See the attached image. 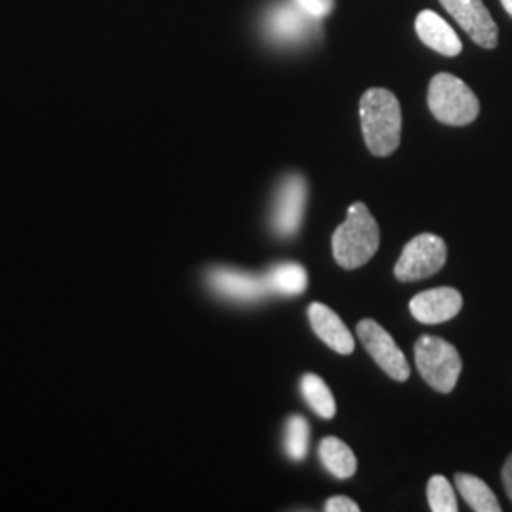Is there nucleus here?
<instances>
[{
  "label": "nucleus",
  "instance_id": "f3484780",
  "mask_svg": "<svg viewBox=\"0 0 512 512\" xmlns=\"http://www.w3.org/2000/svg\"><path fill=\"white\" fill-rule=\"evenodd\" d=\"M310 448V423L304 416L294 414L285 423V452L294 461H302Z\"/></svg>",
  "mask_w": 512,
  "mask_h": 512
},
{
  "label": "nucleus",
  "instance_id": "6e6552de",
  "mask_svg": "<svg viewBox=\"0 0 512 512\" xmlns=\"http://www.w3.org/2000/svg\"><path fill=\"white\" fill-rule=\"evenodd\" d=\"M440 4L475 44L494 50L499 42V27L482 0H440Z\"/></svg>",
  "mask_w": 512,
  "mask_h": 512
},
{
  "label": "nucleus",
  "instance_id": "4be33fe9",
  "mask_svg": "<svg viewBox=\"0 0 512 512\" xmlns=\"http://www.w3.org/2000/svg\"><path fill=\"white\" fill-rule=\"evenodd\" d=\"M503 484H505L507 495H509V499L512 501V454L505 461V465H503Z\"/></svg>",
  "mask_w": 512,
  "mask_h": 512
},
{
  "label": "nucleus",
  "instance_id": "20e7f679",
  "mask_svg": "<svg viewBox=\"0 0 512 512\" xmlns=\"http://www.w3.org/2000/svg\"><path fill=\"white\" fill-rule=\"evenodd\" d=\"M416 366L421 378L439 393H450L458 384L461 357L450 342L437 336H421L416 342Z\"/></svg>",
  "mask_w": 512,
  "mask_h": 512
},
{
  "label": "nucleus",
  "instance_id": "6ab92c4d",
  "mask_svg": "<svg viewBox=\"0 0 512 512\" xmlns=\"http://www.w3.org/2000/svg\"><path fill=\"white\" fill-rule=\"evenodd\" d=\"M427 499L433 512H458V499L454 488L442 475L431 476L427 484Z\"/></svg>",
  "mask_w": 512,
  "mask_h": 512
},
{
  "label": "nucleus",
  "instance_id": "4468645a",
  "mask_svg": "<svg viewBox=\"0 0 512 512\" xmlns=\"http://www.w3.org/2000/svg\"><path fill=\"white\" fill-rule=\"evenodd\" d=\"M270 291L283 296H296L308 289V272L298 262H281L275 264L264 275Z\"/></svg>",
  "mask_w": 512,
  "mask_h": 512
},
{
  "label": "nucleus",
  "instance_id": "423d86ee",
  "mask_svg": "<svg viewBox=\"0 0 512 512\" xmlns=\"http://www.w3.org/2000/svg\"><path fill=\"white\" fill-rule=\"evenodd\" d=\"M308 200V183L302 175H287L275 194L270 224L275 236L281 239L294 238L302 226Z\"/></svg>",
  "mask_w": 512,
  "mask_h": 512
},
{
  "label": "nucleus",
  "instance_id": "5701e85b",
  "mask_svg": "<svg viewBox=\"0 0 512 512\" xmlns=\"http://www.w3.org/2000/svg\"><path fill=\"white\" fill-rule=\"evenodd\" d=\"M501 4H503V8L507 10V14L512 18V0H501Z\"/></svg>",
  "mask_w": 512,
  "mask_h": 512
},
{
  "label": "nucleus",
  "instance_id": "f8f14e48",
  "mask_svg": "<svg viewBox=\"0 0 512 512\" xmlns=\"http://www.w3.org/2000/svg\"><path fill=\"white\" fill-rule=\"evenodd\" d=\"M416 33L421 42L435 50L437 54L446 55V57H456L461 54L463 44L459 40L458 33L450 27L446 19H442L437 12L433 10H423L416 18Z\"/></svg>",
  "mask_w": 512,
  "mask_h": 512
},
{
  "label": "nucleus",
  "instance_id": "9d476101",
  "mask_svg": "<svg viewBox=\"0 0 512 512\" xmlns=\"http://www.w3.org/2000/svg\"><path fill=\"white\" fill-rule=\"evenodd\" d=\"M461 308H463V298L452 287L423 291L410 300V311L414 319L425 325L446 323L454 319Z\"/></svg>",
  "mask_w": 512,
  "mask_h": 512
},
{
  "label": "nucleus",
  "instance_id": "ddd939ff",
  "mask_svg": "<svg viewBox=\"0 0 512 512\" xmlns=\"http://www.w3.org/2000/svg\"><path fill=\"white\" fill-rule=\"evenodd\" d=\"M319 459L330 475L349 478L357 471V458L344 440L327 437L319 444Z\"/></svg>",
  "mask_w": 512,
  "mask_h": 512
},
{
  "label": "nucleus",
  "instance_id": "dca6fc26",
  "mask_svg": "<svg viewBox=\"0 0 512 512\" xmlns=\"http://www.w3.org/2000/svg\"><path fill=\"white\" fill-rule=\"evenodd\" d=\"M300 391L304 401L310 404L311 410L321 416L323 420H330L336 414V401L330 393L329 385L325 384L323 378L315 374H306L300 380Z\"/></svg>",
  "mask_w": 512,
  "mask_h": 512
},
{
  "label": "nucleus",
  "instance_id": "2eb2a0df",
  "mask_svg": "<svg viewBox=\"0 0 512 512\" xmlns=\"http://www.w3.org/2000/svg\"><path fill=\"white\" fill-rule=\"evenodd\" d=\"M456 486L459 494L467 501V505L476 512H499L501 505L497 501L494 492L490 486L475 475L467 473H458L456 475Z\"/></svg>",
  "mask_w": 512,
  "mask_h": 512
},
{
  "label": "nucleus",
  "instance_id": "a211bd4d",
  "mask_svg": "<svg viewBox=\"0 0 512 512\" xmlns=\"http://www.w3.org/2000/svg\"><path fill=\"white\" fill-rule=\"evenodd\" d=\"M270 29L275 37L293 40L304 35V31L308 29V23L294 8H279L270 18Z\"/></svg>",
  "mask_w": 512,
  "mask_h": 512
},
{
  "label": "nucleus",
  "instance_id": "f257e3e1",
  "mask_svg": "<svg viewBox=\"0 0 512 512\" xmlns=\"http://www.w3.org/2000/svg\"><path fill=\"white\" fill-rule=\"evenodd\" d=\"M361 128L366 147L374 156H391L401 145L403 114L397 97L384 88H370L363 93Z\"/></svg>",
  "mask_w": 512,
  "mask_h": 512
},
{
  "label": "nucleus",
  "instance_id": "412c9836",
  "mask_svg": "<svg viewBox=\"0 0 512 512\" xmlns=\"http://www.w3.org/2000/svg\"><path fill=\"white\" fill-rule=\"evenodd\" d=\"M325 511L359 512V505H357L353 499H349V497H344V495H336V497H330L329 501H327V505H325Z\"/></svg>",
  "mask_w": 512,
  "mask_h": 512
},
{
  "label": "nucleus",
  "instance_id": "7ed1b4c3",
  "mask_svg": "<svg viewBox=\"0 0 512 512\" xmlns=\"http://www.w3.org/2000/svg\"><path fill=\"white\" fill-rule=\"evenodd\" d=\"M427 103L433 116L446 126H469L480 112L475 92L461 78L450 73L433 76Z\"/></svg>",
  "mask_w": 512,
  "mask_h": 512
},
{
  "label": "nucleus",
  "instance_id": "aec40b11",
  "mask_svg": "<svg viewBox=\"0 0 512 512\" xmlns=\"http://www.w3.org/2000/svg\"><path fill=\"white\" fill-rule=\"evenodd\" d=\"M294 4L310 18H325L334 8V0H294Z\"/></svg>",
  "mask_w": 512,
  "mask_h": 512
},
{
  "label": "nucleus",
  "instance_id": "1a4fd4ad",
  "mask_svg": "<svg viewBox=\"0 0 512 512\" xmlns=\"http://www.w3.org/2000/svg\"><path fill=\"white\" fill-rule=\"evenodd\" d=\"M207 283L211 291L239 304L258 302L272 293L264 275L247 274L236 268H213L207 274Z\"/></svg>",
  "mask_w": 512,
  "mask_h": 512
},
{
  "label": "nucleus",
  "instance_id": "9b49d317",
  "mask_svg": "<svg viewBox=\"0 0 512 512\" xmlns=\"http://www.w3.org/2000/svg\"><path fill=\"white\" fill-rule=\"evenodd\" d=\"M308 317L311 329L317 334V338H321V342H325L340 355L353 353L355 340L351 338V332L336 311L330 310L325 304L313 302L308 310Z\"/></svg>",
  "mask_w": 512,
  "mask_h": 512
},
{
  "label": "nucleus",
  "instance_id": "39448f33",
  "mask_svg": "<svg viewBox=\"0 0 512 512\" xmlns=\"http://www.w3.org/2000/svg\"><path fill=\"white\" fill-rule=\"evenodd\" d=\"M446 243L435 234H420L406 243L403 255L395 264V275L399 281H421L437 274L446 264Z\"/></svg>",
  "mask_w": 512,
  "mask_h": 512
},
{
  "label": "nucleus",
  "instance_id": "0eeeda50",
  "mask_svg": "<svg viewBox=\"0 0 512 512\" xmlns=\"http://www.w3.org/2000/svg\"><path fill=\"white\" fill-rule=\"evenodd\" d=\"M357 336L361 338L366 351L385 374L397 382H406L410 376V365L403 351L395 344L391 334L376 321L363 319L357 325Z\"/></svg>",
  "mask_w": 512,
  "mask_h": 512
},
{
  "label": "nucleus",
  "instance_id": "f03ea898",
  "mask_svg": "<svg viewBox=\"0 0 512 512\" xmlns=\"http://www.w3.org/2000/svg\"><path fill=\"white\" fill-rule=\"evenodd\" d=\"M380 247V228L365 203H353L348 209V219L342 222L332 236V255L336 262L355 270L365 266Z\"/></svg>",
  "mask_w": 512,
  "mask_h": 512
}]
</instances>
